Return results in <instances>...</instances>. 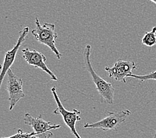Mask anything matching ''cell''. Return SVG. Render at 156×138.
I'll list each match as a JSON object with an SVG mask.
<instances>
[{"label":"cell","instance_id":"4","mask_svg":"<svg viewBox=\"0 0 156 138\" xmlns=\"http://www.w3.org/2000/svg\"><path fill=\"white\" fill-rule=\"evenodd\" d=\"M108 116L102 119L101 120L94 123H87L84 126V128H98L103 131L114 130L117 131V128L122 123H124L126 118L132 114L130 110H125L123 111L114 112L107 111Z\"/></svg>","mask_w":156,"mask_h":138},{"label":"cell","instance_id":"5","mask_svg":"<svg viewBox=\"0 0 156 138\" xmlns=\"http://www.w3.org/2000/svg\"><path fill=\"white\" fill-rule=\"evenodd\" d=\"M23 122L25 124L32 127L33 132L39 138H51L53 136L51 130L57 129L61 127V124H54L51 122L45 121L41 115L38 117H33L29 113L25 114Z\"/></svg>","mask_w":156,"mask_h":138},{"label":"cell","instance_id":"2","mask_svg":"<svg viewBox=\"0 0 156 138\" xmlns=\"http://www.w3.org/2000/svg\"><path fill=\"white\" fill-rule=\"evenodd\" d=\"M36 28L32 30V34L36 40L44 45H46L53 52L58 59H61V54L56 47V39L58 35L55 32V25L53 23H44L41 25L37 17L35 18Z\"/></svg>","mask_w":156,"mask_h":138},{"label":"cell","instance_id":"8","mask_svg":"<svg viewBox=\"0 0 156 138\" xmlns=\"http://www.w3.org/2000/svg\"><path fill=\"white\" fill-rule=\"evenodd\" d=\"M136 69L137 65L133 61L118 59L112 67L106 66L105 70L108 73L110 78L126 83V78L128 74H132L133 70Z\"/></svg>","mask_w":156,"mask_h":138},{"label":"cell","instance_id":"3","mask_svg":"<svg viewBox=\"0 0 156 138\" xmlns=\"http://www.w3.org/2000/svg\"><path fill=\"white\" fill-rule=\"evenodd\" d=\"M51 92L57 105L56 109H55L53 111V114L56 115H61L65 125L70 129V132L76 138H81L76 129V123L78 121L81 120L80 111L77 109H73L72 111L67 110L63 106L60 98L58 96L56 88H52Z\"/></svg>","mask_w":156,"mask_h":138},{"label":"cell","instance_id":"12","mask_svg":"<svg viewBox=\"0 0 156 138\" xmlns=\"http://www.w3.org/2000/svg\"><path fill=\"white\" fill-rule=\"evenodd\" d=\"M128 77L133 78L135 79L139 80L142 82L149 80H156V70L148 74H145V75H137V74H128Z\"/></svg>","mask_w":156,"mask_h":138},{"label":"cell","instance_id":"13","mask_svg":"<svg viewBox=\"0 0 156 138\" xmlns=\"http://www.w3.org/2000/svg\"><path fill=\"white\" fill-rule=\"evenodd\" d=\"M151 2H152L153 3H154L155 4H156V0H150Z\"/></svg>","mask_w":156,"mask_h":138},{"label":"cell","instance_id":"14","mask_svg":"<svg viewBox=\"0 0 156 138\" xmlns=\"http://www.w3.org/2000/svg\"><path fill=\"white\" fill-rule=\"evenodd\" d=\"M153 138H156V131H155V133H154V137Z\"/></svg>","mask_w":156,"mask_h":138},{"label":"cell","instance_id":"10","mask_svg":"<svg viewBox=\"0 0 156 138\" xmlns=\"http://www.w3.org/2000/svg\"><path fill=\"white\" fill-rule=\"evenodd\" d=\"M142 43L148 47H152L156 44V26L152 28L151 31L146 32L142 38Z\"/></svg>","mask_w":156,"mask_h":138},{"label":"cell","instance_id":"9","mask_svg":"<svg viewBox=\"0 0 156 138\" xmlns=\"http://www.w3.org/2000/svg\"><path fill=\"white\" fill-rule=\"evenodd\" d=\"M29 32V28L28 27H25L20 32V36L18 38L17 42L16 43V45L13 47L12 50L7 51L5 55L4 61H3L2 65V73H1V83H0V87H1L5 74H7L8 70L12 67L13 64L15 62L16 58V55L18 51H19L20 47L21 46L27 37L28 33Z\"/></svg>","mask_w":156,"mask_h":138},{"label":"cell","instance_id":"11","mask_svg":"<svg viewBox=\"0 0 156 138\" xmlns=\"http://www.w3.org/2000/svg\"><path fill=\"white\" fill-rule=\"evenodd\" d=\"M2 138H39L37 136H36L35 132H24L22 129H19L17 130V133L13 136L2 137Z\"/></svg>","mask_w":156,"mask_h":138},{"label":"cell","instance_id":"1","mask_svg":"<svg viewBox=\"0 0 156 138\" xmlns=\"http://www.w3.org/2000/svg\"><path fill=\"white\" fill-rule=\"evenodd\" d=\"M90 54L91 46L90 44H87L84 51L85 66H86L88 72L92 77V81L96 86V90L98 91L100 99H101V102L105 101L108 104H113L115 89L112 84L106 81L94 71L90 62Z\"/></svg>","mask_w":156,"mask_h":138},{"label":"cell","instance_id":"6","mask_svg":"<svg viewBox=\"0 0 156 138\" xmlns=\"http://www.w3.org/2000/svg\"><path fill=\"white\" fill-rule=\"evenodd\" d=\"M7 74L6 90L9 94V110L11 111L20 100L24 98L25 94L23 89V80L21 78L15 74L11 68L8 70Z\"/></svg>","mask_w":156,"mask_h":138},{"label":"cell","instance_id":"7","mask_svg":"<svg viewBox=\"0 0 156 138\" xmlns=\"http://www.w3.org/2000/svg\"><path fill=\"white\" fill-rule=\"evenodd\" d=\"M22 53H23V58L28 63V65L40 69L43 71L45 72L48 75H49L51 80H58V78L56 75L48 68L46 65L47 58L42 53L36 50L31 51L29 48H23L22 50Z\"/></svg>","mask_w":156,"mask_h":138}]
</instances>
